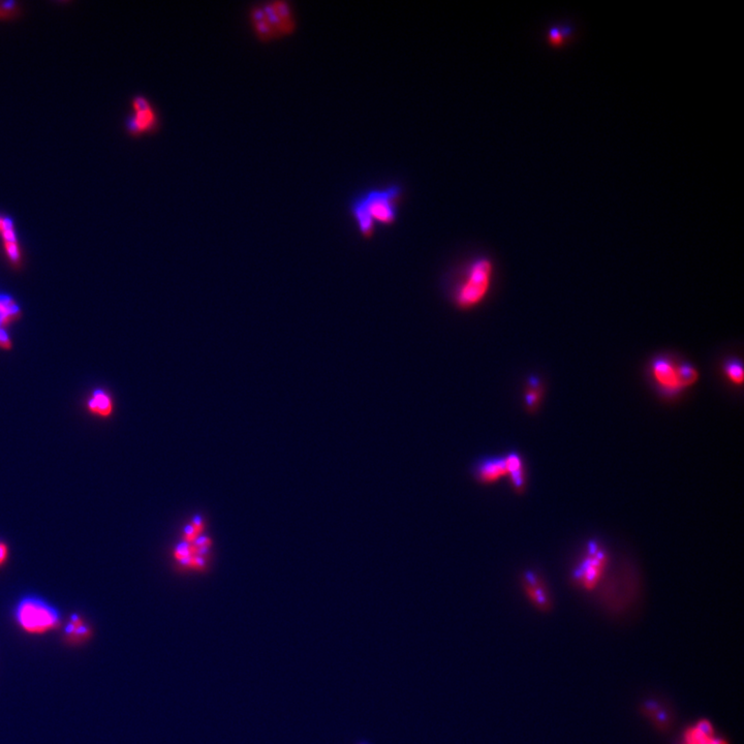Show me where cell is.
I'll return each mask as SVG.
<instances>
[{
    "instance_id": "3",
    "label": "cell",
    "mask_w": 744,
    "mask_h": 744,
    "mask_svg": "<svg viewBox=\"0 0 744 744\" xmlns=\"http://www.w3.org/2000/svg\"><path fill=\"white\" fill-rule=\"evenodd\" d=\"M493 277V264L487 256L474 258L461 271L452 290L455 305L461 309L479 307L488 296Z\"/></svg>"
},
{
    "instance_id": "18",
    "label": "cell",
    "mask_w": 744,
    "mask_h": 744,
    "mask_svg": "<svg viewBox=\"0 0 744 744\" xmlns=\"http://www.w3.org/2000/svg\"><path fill=\"white\" fill-rule=\"evenodd\" d=\"M194 555H196V553L194 544H187L185 542L179 544L174 550L175 559L185 566L186 568H187L188 562Z\"/></svg>"
},
{
    "instance_id": "22",
    "label": "cell",
    "mask_w": 744,
    "mask_h": 744,
    "mask_svg": "<svg viewBox=\"0 0 744 744\" xmlns=\"http://www.w3.org/2000/svg\"><path fill=\"white\" fill-rule=\"evenodd\" d=\"M8 558V548L3 542H0V566L6 564Z\"/></svg>"
},
{
    "instance_id": "16",
    "label": "cell",
    "mask_w": 744,
    "mask_h": 744,
    "mask_svg": "<svg viewBox=\"0 0 744 744\" xmlns=\"http://www.w3.org/2000/svg\"><path fill=\"white\" fill-rule=\"evenodd\" d=\"M724 372L729 380L735 385H743V366L737 360H730L724 364Z\"/></svg>"
},
{
    "instance_id": "11",
    "label": "cell",
    "mask_w": 744,
    "mask_h": 744,
    "mask_svg": "<svg viewBox=\"0 0 744 744\" xmlns=\"http://www.w3.org/2000/svg\"><path fill=\"white\" fill-rule=\"evenodd\" d=\"M506 468H508L509 483L515 495L522 496L527 489V470L525 459L520 453L516 451L504 454Z\"/></svg>"
},
{
    "instance_id": "8",
    "label": "cell",
    "mask_w": 744,
    "mask_h": 744,
    "mask_svg": "<svg viewBox=\"0 0 744 744\" xmlns=\"http://www.w3.org/2000/svg\"><path fill=\"white\" fill-rule=\"evenodd\" d=\"M474 482L482 486L497 484L508 476L506 456H484L474 461L470 470Z\"/></svg>"
},
{
    "instance_id": "1",
    "label": "cell",
    "mask_w": 744,
    "mask_h": 744,
    "mask_svg": "<svg viewBox=\"0 0 744 744\" xmlns=\"http://www.w3.org/2000/svg\"><path fill=\"white\" fill-rule=\"evenodd\" d=\"M403 194L401 185H391L382 188H372L352 201L350 215L363 237L371 238L376 224L391 226L396 222L398 202L403 198Z\"/></svg>"
},
{
    "instance_id": "5",
    "label": "cell",
    "mask_w": 744,
    "mask_h": 744,
    "mask_svg": "<svg viewBox=\"0 0 744 744\" xmlns=\"http://www.w3.org/2000/svg\"><path fill=\"white\" fill-rule=\"evenodd\" d=\"M609 564L610 558L606 549L598 543L590 542L573 571V582L583 591H596L608 575Z\"/></svg>"
},
{
    "instance_id": "23",
    "label": "cell",
    "mask_w": 744,
    "mask_h": 744,
    "mask_svg": "<svg viewBox=\"0 0 744 744\" xmlns=\"http://www.w3.org/2000/svg\"><path fill=\"white\" fill-rule=\"evenodd\" d=\"M190 525H192V527L194 528V530L198 532L199 536L202 534L205 527L204 522H203L202 518H201L200 516H196Z\"/></svg>"
},
{
    "instance_id": "9",
    "label": "cell",
    "mask_w": 744,
    "mask_h": 744,
    "mask_svg": "<svg viewBox=\"0 0 744 744\" xmlns=\"http://www.w3.org/2000/svg\"><path fill=\"white\" fill-rule=\"evenodd\" d=\"M679 744H730L726 737L716 731L713 722L706 718L697 720L684 729Z\"/></svg>"
},
{
    "instance_id": "7",
    "label": "cell",
    "mask_w": 744,
    "mask_h": 744,
    "mask_svg": "<svg viewBox=\"0 0 744 744\" xmlns=\"http://www.w3.org/2000/svg\"><path fill=\"white\" fill-rule=\"evenodd\" d=\"M520 585L528 603L540 612L547 613L552 609V598L548 585L540 573L527 570L521 574Z\"/></svg>"
},
{
    "instance_id": "25",
    "label": "cell",
    "mask_w": 744,
    "mask_h": 744,
    "mask_svg": "<svg viewBox=\"0 0 744 744\" xmlns=\"http://www.w3.org/2000/svg\"><path fill=\"white\" fill-rule=\"evenodd\" d=\"M357 744H369V743H366V741H361V743H358Z\"/></svg>"
},
{
    "instance_id": "19",
    "label": "cell",
    "mask_w": 744,
    "mask_h": 744,
    "mask_svg": "<svg viewBox=\"0 0 744 744\" xmlns=\"http://www.w3.org/2000/svg\"><path fill=\"white\" fill-rule=\"evenodd\" d=\"M19 8L16 2H0V19H10L18 16Z\"/></svg>"
},
{
    "instance_id": "14",
    "label": "cell",
    "mask_w": 744,
    "mask_h": 744,
    "mask_svg": "<svg viewBox=\"0 0 744 744\" xmlns=\"http://www.w3.org/2000/svg\"><path fill=\"white\" fill-rule=\"evenodd\" d=\"M22 316L20 307L8 295H0V328H6L8 325L20 320Z\"/></svg>"
},
{
    "instance_id": "17",
    "label": "cell",
    "mask_w": 744,
    "mask_h": 744,
    "mask_svg": "<svg viewBox=\"0 0 744 744\" xmlns=\"http://www.w3.org/2000/svg\"><path fill=\"white\" fill-rule=\"evenodd\" d=\"M679 375L682 390L692 386L698 380V371L690 364L679 365Z\"/></svg>"
},
{
    "instance_id": "12",
    "label": "cell",
    "mask_w": 744,
    "mask_h": 744,
    "mask_svg": "<svg viewBox=\"0 0 744 744\" xmlns=\"http://www.w3.org/2000/svg\"><path fill=\"white\" fill-rule=\"evenodd\" d=\"M2 242H3L4 252L8 262L15 268H19L22 265V250L20 243L17 237L15 230L14 222L10 217H3L1 231Z\"/></svg>"
},
{
    "instance_id": "4",
    "label": "cell",
    "mask_w": 744,
    "mask_h": 744,
    "mask_svg": "<svg viewBox=\"0 0 744 744\" xmlns=\"http://www.w3.org/2000/svg\"><path fill=\"white\" fill-rule=\"evenodd\" d=\"M14 615L19 628L31 635L46 634L59 628L61 622L59 611L36 596H26L19 600Z\"/></svg>"
},
{
    "instance_id": "10",
    "label": "cell",
    "mask_w": 744,
    "mask_h": 744,
    "mask_svg": "<svg viewBox=\"0 0 744 744\" xmlns=\"http://www.w3.org/2000/svg\"><path fill=\"white\" fill-rule=\"evenodd\" d=\"M652 374L665 394L676 395L682 391L679 382V365L673 364L669 359L658 358L654 360Z\"/></svg>"
},
{
    "instance_id": "24",
    "label": "cell",
    "mask_w": 744,
    "mask_h": 744,
    "mask_svg": "<svg viewBox=\"0 0 744 744\" xmlns=\"http://www.w3.org/2000/svg\"><path fill=\"white\" fill-rule=\"evenodd\" d=\"M3 217H1V215H0V234H1L2 224H3Z\"/></svg>"
},
{
    "instance_id": "20",
    "label": "cell",
    "mask_w": 744,
    "mask_h": 744,
    "mask_svg": "<svg viewBox=\"0 0 744 744\" xmlns=\"http://www.w3.org/2000/svg\"><path fill=\"white\" fill-rule=\"evenodd\" d=\"M0 348L10 350L13 348V341L6 328H0Z\"/></svg>"
},
{
    "instance_id": "6",
    "label": "cell",
    "mask_w": 744,
    "mask_h": 744,
    "mask_svg": "<svg viewBox=\"0 0 744 744\" xmlns=\"http://www.w3.org/2000/svg\"><path fill=\"white\" fill-rule=\"evenodd\" d=\"M160 126V115L148 98L138 94L132 100V113L126 118L125 127L132 136L155 132Z\"/></svg>"
},
{
    "instance_id": "2",
    "label": "cell",
    "mask_w": 744,
    "mask_h": 744,
    "mask_svg": "<svg viewBox=\"0 0 744 744\" xmlns=\"http://www.w3.org/2000/svg\"><path fill=\"white\" fill-rule=\"evenodd\" d=\"M249 20L256 36L263 42L292 34L297 19L292 4L286 0H270L252 6Z\"/></svg>"
},
{
    "instance_id": "21",
    "label": "cell",
    "mask_w": 744,
    "mask_h": 744,
    "mask_svg": "<svg viewBox=\"0 0 744 744\" xmlns=\"http://www.w3.org/2000/svg\"><path fill=\"white\" fill-rule=\"evenodd\" d=\"M199 536H199L198 532L194 530V528L192 527V525H188L185 529L183 542L187 543V544H194Z\"/></svg>"
},
{
    "instance_id": "15",
    "label": "cell",
    "mask_w": 744,
    "mask_h": 744,
    "mask_svg": "<svg viewBox=\"0 0 744 744\" xmlns=\"http://www.w3.org/2000/svg\"><path fill=\"white\" fill-rule=\"evenodd\" d=\"M65 635L72 640H83L89 638L91 635V628L84 623L83 619L79 615L74 614L66 626Z\"/></svg>"
},
{
    "instance_id": "13",
    "label": "cell",
    "mask_w": 744,
    "mask_h": 744,
    "mask_svg": "<svg viewBox=\"0 0 744 744\" xmlns=\"http://www.w3.org/2000/svg\"><path fill=\"white\" fill-rule=\"evenodd\" d=\"M86 406L88 412L98 418L108 419L114 414V399L104 389H95L87 401Z\"/></svg>"
}]
</instances>
